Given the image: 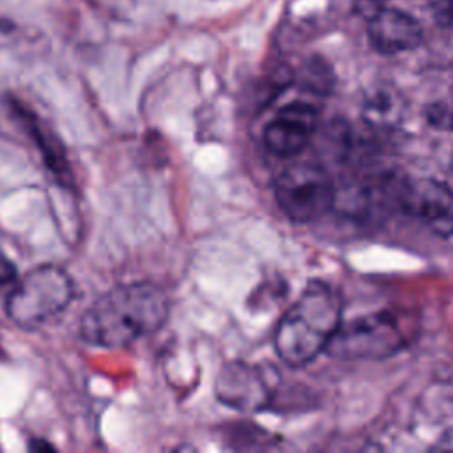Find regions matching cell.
<instances>
[{"label": "cell", "instance_id": "cell-1", "mask_svg": "<svg viewBox=\"0 0 453 453\" xmlns=\"http://www.w3.org/2000/svg\"><path fill=\"white\" fill-rule=\"evenodd\" d=\"M168 311V297L157 285L147 281L117 285L83 311L80 336L94 347H124L157 331L166 322Z\"/></svg>", "mask_w": 453, "mask_h": 453}, {"label": "cell", "instance_id": "cell-2", "mask_svg": "<svg viewBox=\"0 0 453 453\" xmlns=\"http://www.w3.org/2000/svg\"><path fill=\"white\" fill-rule=\"evenodd\" d=\"M342 299L338 292L322 281H311L297 301L280 319L274 331L278 357L299 368L311 363L327 349L342 324Z\"/></svg>", "mask_w": 453, "mask_h": 453}, {"label": "cell", "instance_id": "cell-3", "mask_svg": "<svg viewBox=\"0 0 453 453\" xmlns=\"http://www.w3.org/2000/svg\"><path fill=\"white\" fill-rule=\"evenodd\" d=\"M74 285L65 269L44 264L34 267L7 292L5 313L18 327H37L69 306Z\"/></svg>", "mask_w": 453, "mask_h": 453}, {"label": "cell", "instance_id": "cell-4", "mask_svg": "<svg viewBox=\"0 0 453 453\" xmlns=\"http://www.w3.org/2000/svg\"><path fill=\"white\" fill-rule=\"evenodd\" d=\"M409 338L400 315L377 311L340 324L326 352L340 359H380L402 350Z\"/></svg>", "mask_w": 453, "mask_h": 453}, {"label": "cell", "instance_id": "cell-5", "mask_svg": "<svg viewBox=\"0 0 453 453\" xmlns=\"http://www.w3.org/2000/svg\"><path fill=\"white\" fill-rule=\"evenodd\" d=\"M274 196L283 214L296 223H310L324 216L336 200L329 173L315 163L288 165L274 180Z\"/></svg>", "mask_w": 453, "mask_h": 453}, {"label": "cell", "instance_id": "cell-6", "mask_svg": "<svg viewBox=\"0 0 453 453\" xmlns=\"http://www.w3.org/2000/svg\"><path fill=\"white\" fill-rule=\"evenodd\" d=\"M398 207L441 237L453 235V189L435 179H416L400 184Z\"/></svg>", "mask_w": 453, "mask_h": 453}, {"label": "cell", "instance_id": "cell-7", "mask_svg": "<svg viewBox=\"0 0 453 453\" xmlns=\"http://www.w3.org/2000/svg\"><path fill=\"white\" fill-rule=\"evenodd\" d=\"M356 12L366 19L370 44L384 55L414 50L423 41L421 25L403 11L382 7L375 0H357Z\"/></svg>", "mask_w": 453, "mask_h": 453}, {"label": "cell", "instance_id": "cell-8", "mask_svg": "<svg viewBox=\"0 0 453 453\" xmlns=\"http://www.w3.org/2000/svg\"><path fill=\"white\" fill-rule=\"evenodd\" d=\"M317 120L319 111L313 104L304 101L288 103L264 127V145L280 157L296 156L310 143Z\"/></svg>", "mask_w": 453, "mask_h": 453}, {"label": "cell", "instance_id": "cell-9", "mask_svg": "<svg viewBox=\"0 0 453 453\" xmlns=\"http://www.w3.org/2000/svg\"><path fill=\"white\" fill-rule=\"evenodd\" d=\"M218 398L234 407H258L265 398V388L250 366L232 365L218 379Z\"/></svg>", "mask_w": 453, "mask_h": 453}, {"label": "cell", "instance_id": "cell-10", "mask_svg": "<svg viewBox=\"0 0 453 453\" xmlns=\"http://www.w3.org/2000/svg\"><path fill=\"white\" fill-rule=\"evenodd\" d=\"M363 117L368 124L377 127H388L398 124L402 117L400 99L396 92L388 88H377L365 99Z\"/></svg>", "mask_w": 453, "mask_h": 453}, {"label": "cell", "instance_id": "cell-11", "mask_svg": "<svg viewBox=\"0 0 453 453\" xmlns=\"http://www.w3.org/2000/svg\"><path fill=\"white\" fill-rule=\"evenodd\" d=\"M428 119L432 124L444 127V126H453V106L446 103H435L428 108Z\"/></svg>", "mask_w": 453, "mask_h": 453}, {"label": "cell", "instance_id": "cell-12", "mask_svg": "<svg viewBox=\"0 0 453 453\" xmlns=\"http://www.w3.org/2000/svg\"><path fill=\"white\" fill-rule=\"evenodd\" d=\"M18 273H16V267L14 264L9 260V258H4L0 257V288L2 287H7L9 290L14 287V283L18 281ZM7 290V292H9Z\"/></svg>", "mask_w": 453, "mask_h": 453}, {"label": "cell", "instance_id": "cell-13", "mask_svg": "<svg viewBox=\"0 0 453 453\" xmlns=\"http://www.w3.org/2000/svg\"><path fill=\"white\" fill-rule=\"evenodd\" d=\"M435 19L444 25H453V0H439L434 7Z\"/></svg>", "mask_w": 453, "mask_h": 453}, {"label": "cell", "instance_id": "cell-14", "mask_svg": "<svg viewBox=\"0 0 453 453\" xmlns=\"http://www.w3.org/2000/svg\"><path fill=\"white\" fill-rule=\"evenodd\" d=\"M30 449H46L48 451V449H53V446L42 439H34L30 442Z\"/></svg>", "mask_w": 453, "mask_h": 453}]
</instances>
